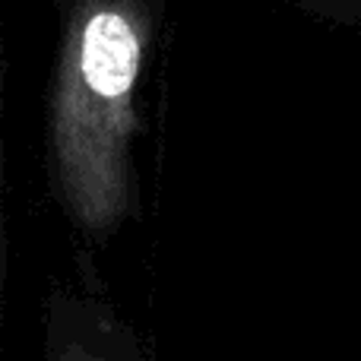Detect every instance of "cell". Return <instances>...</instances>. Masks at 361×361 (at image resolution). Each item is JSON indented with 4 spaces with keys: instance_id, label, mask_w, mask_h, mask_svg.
<instances>
[{
    "instance_id": "6da1fadb",
    "label": "cell",
    "mask_w": 361,
    "mask_h": 361,
    "mask_svg": "<svg viewBox=\"0 0 361 361\" xmlns=\"http://www.w3.org/2000/svg\"><path fill=\"white\" fill-rule=\"evenodd\" d=\"M152 44L146 0H70L44 111L51 190L76 228L105 244L137 212V89Z\"/></svg>"
},
{
    "instance_id": "7a4b0ae2",
    "label": "cell",
    "mask_w": 361,
    "mask_h": 361,
    "mask_svg": "<svg viewBox=\"0 0 361 361\" xmlns=\"http://www.w3.org/2000/svg\"><path fill=\"white\" fill-rule=\"evenodd\" d=\"M44 292L38 361H149L130 317L105 292L86 250Z\"/></svg>"
},
{
    "instance_id": "3957f363",
    "label": "cell",
    "mask_w": 361,
    "mask_h": 361,
    "mask_svg": "<svg viewBox=\"0 0 361 361\" xmlns=\"http://www.w3.org/2000/svg\"><path fill=\"white\" fill-rule=\"evenodd\" d=\"M4 86H6V51L0 32V247H4ZM4 269V263H0Z\"/></svg>"
}]
</instances>
